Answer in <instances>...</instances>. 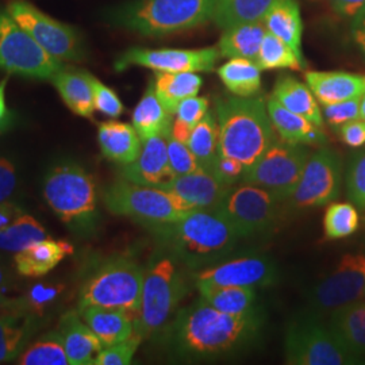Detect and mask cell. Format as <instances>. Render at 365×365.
Here are the masks:
<instances>
[{"mask_svg":"<svg viewBox=\"0 0 365 365\" xmlns=\"http://www.w3.org/2000/svg\"><path fill=\"white\" fill-rule=\"evenodd\" d=\"M218 49L221 57L248 58L256 61L262 39L268 33L264 21L249 22L223 30Z\"/></svg>","mask_w":365,"mask_h":365,"instance_id":"obj_30","label":"cell"},{"mask_svg":"<svg viewBox=\"0 0 365 365\" xmlns=\"http://www.w3.org/2000/svg\"><path fill=\"white\" fill-rule=\"evenodd\" d=\"M229 188L230 187L220 182L211 170L199 168L191 173L173 178L164 190L179 196L192 209L212 210L218 207Z\"/></svg>","mask_w":365,"mask_h":365,"instance_id":"obj_19","label":"cell"},{"mask_svg":"<svg viewBox=\"0 0 365 365\" xmlns=\"http://www.w3.org/2000/svg\"><path fill=\"white\" fill-rule=\"evenodd\" d=\"M78 314L105 348L128 339L135 333V318L126 312L88 306L78 309Z\"/></svg>","mask_w":365,"mask_h":365,"instance_id":"obj_23","label":"cell"},{"mask_svg":"<svg viewBox=\"0 0 365 365\" xmlns=\"http://www.w3.org/2000/svg\"><path fill=\"white\" fill-rule=\"evenodd\" d=\"M306 81L324 106L363 96L365 76L348 72H307Z\"/></svg>","mask_w":365,"mask_h":365,"instance_id":"obj_22","label":"cell"},{"mask_svg":"<svg viewBox=\"0 0 365 365\" xmlns=\"http://www.w3.org/2000/svg\"><path fill=\"white\" fill-rule=\"evenodd\" d=\"M6 280H7V277H6V272L3 271V268L0 267V288L3 287L4 284H6Z\"/></svg>","mask_w":365,"mask_h":365,"instance_id":"obj_59","label":"cell"},{"mask_svg":"<svg viewBox=\"0 0 365 365\" xmlns=\"http://www.w3.org/2000/svg\"><path fill=\"white\" fill-rule=\"evenodd\" d=\"M217 0H135L110 16L115 26L145 37H165L212 21Z\"/></svg>","mask_w":365,"mask_h":365,"instance_id":"obj_4","label":"cell"},{"mask_svg":"<svg viewBox=\"0 0 365 365\" xmlns=\"http://www.w3.org/2000/svg\"><path fill=\"white\" fill-rule=\"evenodd\" d=\"M245 165L235 160L233 157L225 156V155H218V157L214 160L212 165L210 167L211 173L227 187L235 185L238 182H242L244 173H245Z\"/></svg>","mask_w":365,"mask_h":365,"instance_id":"obj_47","label":"cell"},{"mask_svg":"<svg viewBox=\"0 0 365 365\" xmlns=\"http://www.w3.org/2000/svg\"><path fill=\"white\" fill-rule=\"evenodd\" d=\"M133 126L143 141L158 134H170L172 114L157 98L153 81L149 84L140 103L133 111Z\"/></svg>","mask_w":365,"mask_h":365,"instance_id":"obj_32","label":"cell"},{"mask_svg":"<svg viewBox=\"0 0 365 365\" xmlns=\"http://www.w3.org/2000/svg\"><path fill=\"white\" fill-rule=\"evenodd\" d=\"M73 252L72 245L63 241L42 240L15 255L18 272L26 277H42L53 271L60 261Z\"/></svg>","mask_w":365,"mask_h":365,"instance_id":"obj_27","label":"cell"},{"mask_svg":"<svg viewBox=\"0 0 365 365\" xmlns=\"http://www.w3.org/2000/svg\"><path fill=\"white\" fill-rule=\"evenodd\" d=\"M106 207L115 215L152 225L179 221L192 207L170 191L146 187L126 179L110 184L103 194Z\"/></svg>","mask_w":365,"mask_h":365,"instance_id":"obj_7","label":"cell"},{"mask_svg":"<svg viewBox=\"0 0 365 365\" xmlns=\"http://www.w3.org/2000/svg\"><path fill=\"white\" fill-rule=\"evenodd\" d=\"M153 84L160 102L175 115L182 101L197 95L203 80L195 72H157Z\"/></svg>","mask_w":365,"mask_h":365,"instance_id":"obj_31","label":"cell"},{"mask_svg":"<svg viewBox=\"0 0 365 365\" xmlns=\"http://www.w3.org/2000/svg\"><path fill=\"white\" fill-rule=\"evenodd\" d=\"M365 291V253H348L309 294L317 310H336L360 299Z\"/></svg>","mask_w":365,"mask_h":365,"instance_id":"obj_17","label":"cell"},{"mask_svg":"<svg viewBox=\"0 0 365 365\" xmlns=\"http://www.w3.org/2000/svg\"><path fill=\"white\" fill-rule=\"evenodd\" d=\"M6 86H7V78L0 81V122L6 120L10 117L7 113V106H6Z\"/></svg>","mask_w":365,"mask_h":365,"instance_id":"obj_57","label":"cell"},{"mask_svg":"<svg viewBox=\"0 0 365 365\" xmlns=\"http://www.w3.org/2000/svg\"><path fill=\"white\" fill-rule=\"evenodd\" d=\"M360 114H361V119L365 120V92L361 96V103H360Z\"/></svg>","mask_w":365,"mask_h":365,"instance_id":"obj_58","label":"cell"},{"mask_svg":"<svg viewBox=\"0 0 365 365\" xmlns=\"http://www.w3.org/2000/svg\"><path fill=\"white\" fill-rule=\"evenodd\" d=\"M274 99L289 111L309 119L314 125L322 128L324 115L315 101V95L309 86L289 75H282L276 80Z\"/></svg>","mask_w":365,"mask_h":365,"instance_id":"obj_28","label":"cell"},{"mask_svg":"<svg viewBox=\"0 0 365 365\" xmlns=\"http://www.w3.org/2000/svg\"><path fill=\"white\" fill-rule=\"evenodd\" d=\"M286 363L291 365H352L363 363L349 352L330 327L317 317L295 318L284 337Z\"/></svg>","mask_w":365,"mask_h":365,"instance_id":"obj_9","label":"cell"},{"mask_svg":"<svg viewBox=\"0 0 365 365\" xmlns=\"http://www.w3.org/2000/svg\"><path fill=\"white\" fill-rule=\"evenodd\" d=\"M259 310L242 315L222 313L202 298L182 309L170 324L172 351L185 360H215L247 349L259 337Z\"/></svg>","mask_w":365,"mask_h":365,"instance_id":"obj_1","label":"cell"},{"mask_svg":"<svg viewBox=\"0 0 365 365\" xmlns=\"http://www.w3.org/2000/svg\"><path fill=\"white\" fill-rule=\"evenodd\" d=\"M145 269L129 257L103 262L84 282L78 294V309L99 306L117 309L138 318L141 310Z\"/></svg>","mask_w":365,"mask_h":365,"instance_id":"obj_6","label":"cell"},{"mask_svg":"<svg viewBox=\"0 0 365 365\" xmlns=\"http://www.w3.org/2000/svg\"><path fill=\"white\" fill-rule=\"evenodd\" d=\"M277 279L276 265L267 256H240L202 268L192 274L194 286L265 287Z\"/></svg>","mask_w":365,"mask_h":365,"instance_id":"obj_16","label":"cell"},{"mask_svg":"<svg viewBox=\"0 0 365 365\" xmlns=\"http://www.w3.org/2000/svg\"><path fill=\"white\" fill-rule=\"evenodd\" d=\"M33 314H6L0 317V363L19 356L36 330Z\"/></svg>","mask_w":365,"mask_h":365,"instance_id":"obj_35","label":"cell"},{"mask_svg":"<svg viewBox=\"0 0 365 365\" xmlns=\"http://www.w3.org/2000/svg\"><path fill=\"white\" fill-rule=\"evenodd\" d=\"M11 122V118L9 117L6 120H3V122H0V131L3 130L9 123Z\"/></svg>","mask_w":365,"mask_h":365,"instance_id":"obj_60","label":"cell"},{"mask_svg":"<svg viewBox=\"0 0 365 365\" xmlns=\"http://www.w3.org/2000/svg\"><path fill=\"white\" fill-rule=\"evenodd\" d=\"M264 24L269 33L283 39L298 54L300 60L304 61L302 54L303 24L297 0H276L264 18Z\"/></svg>","mask_w":365,"mask_h":365,"instance_id":"obj_29","label":"cell"},{"mask_svg":"<svg viewBox=\"0 0 365 365\" xmlns=\"http://www.w3.org/2000/svg\"><path fill=\"white\" fill-rule=\"evenodd\" d=\"M18 364L22 365H68L69 360L60 331L45 334L42 339L29 345L19 356Z\"/></svg>","mask_w":365,"mask_h":365,"instance_id":"obj_40","label":"cell"},{"mask_svg":"<svg viewBox=\"0 0 365 365\" xmlns=\"http://www.w3.org/2000/svg\"><path fill=\"white\" fill-rule=\"evenodd\" d=\"M187 145L195 156L199 167L210 170L214 160L220 155V126L210 110L191 131Z\"/></svg>","mask_w":365,"mask_h":365,"instance_id":"obj_37","label":"cell"},{"mask_svg":"<svg viewBox=\"0 0 365 365\" xmlns=\"http://www.w3.org/2000/svg\"><path fill=\"white\" fill-rule=\"evenodd\" d=\"M279 203L269 191L241 182L226 191L217 210L233 225L241 238H248L272 227Z\"/></svg>","mask_w":365,"mask_h":365,"instance_id":"obj_12","label":"cell"},{"mask_svg":"<svg viewBox=\"0 0 365 365\" xmlns=\"http://www.w3.org/2000/svg\"><path fill=\"white\" fill-rule=\"evenodd\" d=\"M6 10L53 57L73 63L86 58L83 39L75 27L52 19L25 0L10 1Z\"/></svg>","mask_w":365,"mask_h":365,"instance_id":"obj_13","label":"cell"},{"mask_svg":"<svg viewBox=\"0 0 365 365\" xmlns=\"http://www.w3.org/2000/svg\"><path fill=\"white\" fill-rule=\"evenodd\" d=\"M306 145L274 140L272 145L245 170L242 182L269 191L282 203L295 191L310 157Z\"/></svg>","mask_w":365,"mask_h":365,"instance_id":"obj_10","label":"cell"},{"mask_svg":"<svg viewBox=\"0 0 365 365\" xmlns=\"http://www.w3.org/2000/svg\"><path fill=\"white\" fill-rule=\"evenodd\" d=\"M342 163L339 155L322 148L309 157L299 182L289 196L292 209L321 207L336 200L341 192Z\"/></svg>","mask_w":365,"mask_h":365,"instance_id":"obj_14","label":"cell"},{"mask_svg":"<svg viewBox=\"0 0 365 365\" xmlns=\"http://www.w3.org/2000/svg\"><path fill=\"white\" fill-rule=\"evenodd\" d=\"M58 331L63 337L69 364H95L96 357L105 348L80 314L75 312H69L61 318Z\"/></svg>","mask_w":365,"mask_h":365,"instance_id":"obj_20","label":"cell"},{"mask_svg":"<svg viewBox=\"0 0 365 365\" xmlns=\"http://www.w3.org/2000/svg\"><path fill=\"white\" fill-rule=\"evenodd\" d=\"M334 11L345 16L354 18L365 7V0H330Z\"/></svg>","mask_w":365,"mask_h":365,"instance_id":"obj_52","label":"cell"},{"mask_svg":"<svg viewBox=\"0 0 365 365\" xmlns=\"http://www.w3.org/2000/svg\"><path fill=\"white\" fill-rule=\"evenodd\" d=\"M16 187V170L10 160L0 157V203L13 195Z\"/></svg>","mask_w":365,"mask_h":365,"instance_id":"obj_50","label":"cell"},{"mask_svg":"<svg viewBox=\"0 0 365 365\" xmlns=\"http://www.w3.org/2000/svg\"><path fill=\"white\" fill-rule=\"evenodd\" d=\"M329 327L339 342L363 361L365 359V302L356 300L336 309Z\"/></svg>","mask_w":365,"mask_h":365,"instance_id":"obj_26","label":"cell"},{"mask_svg":"<svg viewBox=\"0 0 365 365\" xmlns=\"http://www.w3.org/2000/svg\"><path fill=\"white\" fill-rule=\"evenodd\" d=\"M61 291L63 286H46L42 283L33 286L26 297H24L29 313L42 317L45 310L51 307L53 302L58 298Z\"/></svg>","mask_w":365,"mask_h":365,"instance_id":"obj_46","label":"cell"},{"mask_svg":"<svg viewBox=\"0 0 365 365\" xmlns=\"http://www.w3.org/2000/svg\"><path fill=\"white\" fill-rule=\"evenodd\" d=\"M267 110L279 137L289 144L321 146L327 143V137L319 126L306 118L289 111L280 105L274 96L267 99Z\"/></svg>","mask_w":365,"mask_h":365,"instance_id":"obj_21","label":"cell"},{"mask_svg":"<svg viewBox=\"0 0 365 365\" xmlns=\"http://www.w3.org/2000/svg\"><path fill=\"white\" fill-rule=\"evenodd\" d=\"M188 267L175 253L165 252L145 269L141 310L135 321V331L143 337L164 327L191 289Z\"/></svg>","mask_w":365,"mask_h":365,"instance_id":"obj_5","label":"cell"},{"mask_svg":"<svg viewBox=\"0 0 365 365\" xmlns=\"http://www.w3.org/2000/svg\"><path fill=\"white\" fill-rule=\"evenodd\" d=\"M339 134L345 144L352 148H360L365 145V120L361 118L354 119L339 126Z\"/></svg>","mask_w":365,"mask_h":365,"instance_id":"obj_51","label":"cell"},{"mask_svg":"<svg viewBox=\"0 0 365 365\" xmlns=\"http://www.w3.org/2000/svg\"><path fill=\"white\" fill-rule=\"evenodd\" d=\"M276 0H217L212 21L226 30L249 22H261Z\"/></svg>","mask_w":365,"mask_h":365,"instance_id":"obj_34","label":"cell"},{"mask_svg":"<svg viewBox=\"0 0 365 365\" xmlns=\"http://www.w3.org/2000/svg\"><path fill=\"white\" fill-rule=\"evenodd\" d=\"M218 76L225 87L237 96H253L261 88V69L248 58H230L218 68Z\"/></svg>","mask_w":365,"mask_h":365,"instance_id":"obj_36","label":"cell"},{"mask_svg":"<svg viewBox=\"0 0 365 365\" xmlns=\"http://www.w3.org/2000/svg\"><path fill=\"white\" fill-rule=\"evenodd\" d=\"M43 196L61 221L87 226L96 214V190L91 175L73 163L53 167L43 182Z\"/></svg>","mask_w":365,"mask_h":365,"instance_id":"obj_8","label":"cell"},{"mask_svg":"<svg viewBox=\"0 0 365 365\" xmlns=\"http://www.w3.org/2000/svg\"><path fill=\"white\" fill-rule=\"evenodd\" d=\"M98 140L103 156L120 165L135 161L143 149V140L134 126L118 120L101 123Z\"/></svg>","mask_w":365,"mask_h":365,"instance_id":"obj_24","label":"cell"},{"mask_svg":"<svg viewBox=\"0 0 365 365\" xmlns=\"http://www.w3.org/2000/svg\"><path fill=\"white\" fill-rule=\"evenodd\" d=\"M168 158L170 170L175 173V176L187 175L200 168L188 145L182 144L170 135L168 138Z\"/></svg>","mask_w":365,"mask_h":365,"instance_id":"obj_45","label":"cell"},{"mask_svg":"<svg viewBox=\"0 0 365 365\" xmlns=\"http://www.w3.org/2000/svg\"><path fill=\"white\" fill-rule=\"evenodd\" d=\"M221 58L218 48L203 49H143L131 48L115 63L117 71L129 66H144L156 72H212Z\"/></svg>","mask_w":365,"mask_h":365,"instance_id":"obj_15","label":"cell"},{"mask_svg":"<svg viewBox=\"0 0 365 365\" xmlns=\"http://www.w3.org/2000/svg\"><path fill=\"white\" fill-rule=\"evenodd\" d=\"M220 153L233 157L249 168L272 145L276 135L260 95L217 98Z\"/></svg>","mask_w":365,"mask_h":365,"instance_id":"obj_3","label":"cell"},{"mask_svg":"<svg viewBox=\"0 0 365 365\" xmlns=\"http://www.w3.org/2000/svg\"><path fill=\"white\" fill-rule=\"evenodd\" d=\"M51 81L72 113L83 118L93 117V90L88 72L63 66Z\"/></svg>","mask_w":365,"mask_h":365,"instance_id":"obj_25","label":"cell"},{"mask_svg":"<svg viewBox=\"0 0 365 365\" xmlns=\"http://www.w3.org/2000/svg\"><path fill=\"white\" fill-rule=\"evenodd\" d=\"M170 135L158 134L143 141V149L135 161L123 165L122 179L146 187L164 190L175 176L168 158Z\"/></svg>","mask_w":365,"mask_h":365,"instance_id":"obj_18","label":"cell"},{"mask_svg":"<svg viewBox=\"0 0 365 365\" xmlns=\"http://www.w3.org/2000/svg\"><path fill=\"white\" fill-rule=\"evenodd\" d=\"M199 298L222 313L242 315L256 312V288L203 286L196 288Z\"/></svg>","mask_w":365,"mask_h":365,"instance_id":"obj_33","label":"cell"},{"mask_svg":"<svg viewBox=\"0 0 365 365\" xmlns=\"http://www.w3.org/2000/svg\"><path fill=\"white\" fill-rule=\"evenodd\" d=\"M364 295H365V291H364Z\"/></svg>","mask_w":365,"mask_h":365,"instance_id":"obj_61","label":"cell"},{"mask_svg":"<svg viewBox=\"0 0 365 365\" xmlns=\"http://www.w3.org/2000/svg\"><path fill=\"white\" fill-rule=\"evenodd\" d=\"M170 250L191 269H202L227 257L241 238L217 209H195L179 221L157 226Z\"/></svg>","mask_w":365,"mask_h":365,"instance_id":"obj_2","label":"cell"},{"mask_svg":"<svg viewBox=\"0 0 365 365\" xmlns=\"http://www.w3.org/2000/svg\"><path fill=\"white\" fill-rule=\"evenodd\" d=\"M21 214H22L21 209L16 207L13 203H9V202L0 203V230L11 225Z\"/></svg>","mask_w":365,"mask_h":365,"instance_id":"obj_55","label":"cell"},{"mask_svg":"<svg viewBox=\"0 0 365 365\" xmlns=\"http://www.w3.org/2000/svg\"><path fill=\"white\" fill-rule=\"evenodd\" d=\"M346 196L359 209H365V152L354 155L348 165Z\"/></svg>","mask_w":365,"mask_h":365,"instance_id":"obj_42","label":"cell"},{"mask_svg":"<svg viewBox=\"0 0 365 365\" xmlns=\"http://www.w3.org/2000/svg\"><path fill=\"white\" fill-rule=\"evenodd\" d=\"M46 237L45 227L31 215L22 212L11 225L0 230V249L18 253Z\"/></svg>","mask_w":365,"mask_h":365,"instance_id":"obj_38","label":"cell"},{"mask_svg":"<svg viewBox=\"0 0 365 365\" xmlns=\"http://www.w3.org/2000/svg\"><path fill=\"white\" fill-rule=\"evenodd\" d=\"M360 103L361 96L349 101H344L333 105L324 106V117L331 126H342L354 119H360Z\"/></svg>","mask_w":365,"mask_h":365,"instance_id":"obj_48","label":"cell"},{"mask_svg":"<svg viewBox=\"0 0 365 365\" xmlns=\"http://www.w3.org/2000/svg\"><path fill=\"white\" fill-rule=\"evenodd\" d=\"M15 313H29L27 310L25 299H13V298H7L1 291H0V317L6 315V314Z\"/></svg>","mask_w":365,"mask_h":365,"instance_id":"obj_53","label":"cell"},{"mask_svg":"<svg viewBox=\"0 0 365 365\" xmlns=\"http://www.w3.org/2000/svg\"><path fill=\"white\" fill-rule=\"evenodd\" d=\"M90 80H91L92 90H93L95 110L101 111L102 114L110 118H118L122 115V113L125 111V107L122 105L115 91L105 86L101 80L92 76L91 73H90Z\"/></svg>","mask_w":365,"mask_h":365,"instance_id":"obj_44","label":"cell"},{"mask_svg":"<svg viewBox=\"0 0 365 365\" xmlns=\"http://www.w3.org/2000/svg\"><path fill=\"white\" fill-rule=\"evenodd\" d=\"M192 128L187 123H184L180 119H175L172 122V129H170V137H173L175 140L180 141L182 144H188L190 135H191Z\"/></svg>","mask_w":365,"mask_h":365,"instance_id":"obj_56","label":"cell"},{"mask_svg":"<svg viewBox=\"0 0 365 365\" xmlns=\"http://www.w3.org/2000/svg\"><path fill=\"white\" fill-rule=\"evenodd\" d=\"M360 217L353 203H333L327 207L324 218L325 235L339 240L352 235L359 227Z\"/></svg>","mask_w":365,"mask_h":365,"instance_id":"obj_41","label":"cell"},{"mask_svg":"<svg viewBox=\"0 0 365 365\" xmlns=\"http://www.w3.org/2000/svg\"><path fill=\"white\" fill-rule=\"evenodd\" d=\"M63 66L7 10H0V69L25 78L52 80Z\"/></svg>","mask_w":365,"mask_h":365,"instance_id":"obj_11","label":"cell"},{"mask_svg":"<svg viewBox=\"0 0 365 365\" xmlns=\"http://www.w3.org/2000/svg\"><path fill=\"white\" fill-rule=\"evenodd\" d=\"M144 337L137 331L128 339H123L111 346H106L95 360V365H128L131 364L133 357L137 352Z\"/></svg>","mask_w":365,"mask_h":365,"instance_id":"obj_43","label":"cell"},{"mask_svg":"<svg viewBox=\"0 0 365 365\" xmlns=\"http://www.w3.org/2000/svg\"><path fill=\"white\" fill-rule=\"evenodd\" d=\"M209 111V101L206 98H199L197 95L182 101L178 107L176 118L184 123L190 125L192 129L200 122Z\"/></svg>","mask_w":365,"mask_h":365,"instance_id":"obj_49","label":"cell"},{"mask_svg":"<svg viewBox=\"0 0 365 365\" xmlns=\"http://www.w3.org/2000/svg\"><path fill=\"white\" fill-rule=\"evenodd\" d=\"M256 64L261 71L269 69H304L306 63L302 61L298 54L283 39L272 33H267L262 39L260 51L256 57Z\"/></svg>","mask_w":365,"mask_h":365,"instance_id":"obj_39","label":"cell"},{"mask_svg":"<svg viewBox=\"0 0 365 365\" xmlns=\"http://www.w3.org/2000/svg\"><path fill=\"white\" fill-rule=\"evenodd\" d=\"M352 36L354 42L365 56V7L353 18Z\"/></svg>","mask_w":365,"mask_h":365,"instance_id":"obj_54","label":"cell"}]
</instances>
